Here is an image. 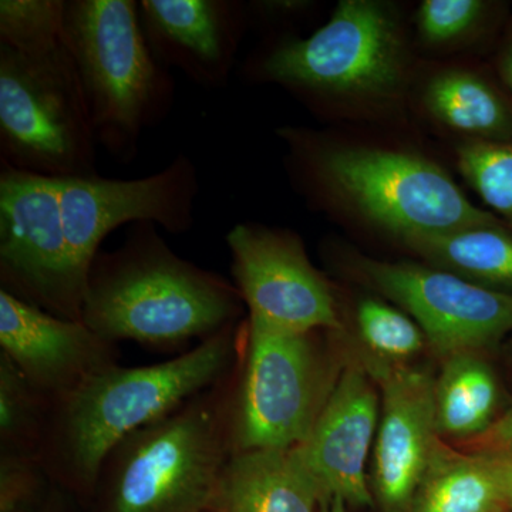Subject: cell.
<instances>
[{
  "instance_id": "13",
  "label": "cell",
  "mask_w": 512,
  "mask_h": 512,
  "mask_svg": "<svg viewBox=\"0 0 512 512\" xmlns=\"http://www.w3.org/2000/svg\"><path fill=\"white\" fill-rule=\"evenodd\" d=\"M380 386L373 491L382 512H410L414 493L440 436L434 384L427 369L363 360Z\"/></svg>"
},
{
  "instance_id": "5",
  "label": "cell",
  "mask_w": 512,
  "mask_h": 512,
  "mask_svg": "<svg viewBox=\"0 0 512 512\" xmlns=\"http://www.w3.org/2000/svg\"><path fill=\"white\" fill-rule=\"evenodd\" d=\"M232 372L111 450L90 500L94 512L207 511L234 453Z\"/></svg>"
},
{
  "instance_id": "14",
  "label": "cell",
  "mask_w": 512,
  "mask_h": 512,
  "mask_svg": "<svg viewBox=\"0 0 512 512\" xmlns=\"http://www.w3.org/2000/svg\"><path fill=\"white\" fill-rule=\"evenodd\" d=\"M0 352L50 406L117 365L116 345L82 320L52 315L5 291H0Z\"/></svg>"
},
{
  "instance_id": "10",
  "label": "cell",
  "mask_w": 512,
  "mask_h": 512,
  "mask_svg": "<svg viewBox=\"0 0 512 512\" xmlns=\"http://www.w3.org/2000/svg\"><path fill=\"white\" fill-rule=\"evenodd\" d=\"M0 291L64 319L82 320L55 178L0 165Z\"/></svg>"
},
{
  "instance_id": "33",
  "label": "cell",
  "mask_w": 512,
  "mask_h": 512,
  "mask_svg": "<svg viewBox=\"0 0 512 512\" xmlns=\"http://www.w3.org/2000/svg\"><path fill=\"white\" fill-rule=\"evenodd\" d=\"M40 512H63L62 508H56V505L52 503V498L47 500L45 507Z\"/></svg>"
},
{
  "instance_id": "32",
  "label": "cell",
  "mask_w": 512,
  "mask_h": 512,
  "mask_svg": "<svg viewBox=\"0 0 512 512\" xmlns=\"http://www.w3.org/2000/svg\"><path fill=\"white\" fill-rule=\"evenodd\" d=\"M346 508H348V504H346L345 501L339 500V498H333V500H330L329 503L323 507L322 512H348Z\"/></svg>"
},
{
  "instance_id": "24",
  "label": "cell",
  "mask_w": 512,
  "mask_h": 512,
  "mask_svg": "<svg viewBox=\"0 0 512 512\" xmlns=\"http://www.w3.org/2000/svg\"><path fill=\"white\" fill-rule=\"evenodd\" d=\"M353 318L359 339L373 359L397 365L426 346V336L414 319L380 295L357 298Z\"/></svg>"
},
{
  "instance_id": "19",
  "label": "cell",
  "mask_w": 512,
  "mask_h": 512,
  "mask_svg": "<svg viewBox=\"0 0 512 512\" xmlns=\"http://www.w3.org/2000/svg\"><path fill=\"white\" fill-rule=\"evenodd\" d=\"M511 15L503 0H423L410 12L414 50L424 62L488 60Z\"/></svg>"
},
{
  "instance_id": "18",
  "label": "cell",
  "mask_w": 512,
  "mask_h": 512,
  "mask_svg": "<svg viewBox=\"0 0 512 512\" xmlns=\"http://www.w3.org/2000/svg\"><path fill=\"white\" fill-rule=\"evenodd\" d=\"M328 495L299 447L229 457L205 512H322Z\"/></svg>"
},
{
  "instance_id": "3",
  "label": "cell",
  "mask_w": 512,
  "mask_h": 512,
  "mask_svg": "<svg viewBox=\"0 0 512 512\" xmlns=\"http://www.w3.org/2000/svg\"><path fill=\"white\" fill-rule=\"evenodd\" d=\"M245 329L235 323L158 365L107 367L53 404L39 450L53 485L92 500L104 460L120 441L231 375Z\"/></svg>"
},
{
  "instance_id": "12",
  "label": "cell",
  "mask_w": 512,
  "mask_h": 512,
  "mask_svg": "<svg viewBox=\"0 0 512 512\" xmlns=\"http://www.w3.org/2000/svg\"><path fill=\"white\" fill-rule=\"evenodd\" d=\"M56 183L74 274L84 291L90 266L114 229L153 222L168 234L183 235L194 225L200 194L198 168L187 154H178L163 170L134 180L96 174L60 178Z\"/></svg>"
},
{
  "instance_id": "21",
  "label": "cell",
  "mask_w": 512,
  "mask_h": 512,
  "mask_svg": "<svg viewBox=\"0 0 512 512\" xmlns=\"http://www.w3.org/2000/svg\"><path fill=\"white\" fill-rule=\"evenodd\" d=\"M400 247L424 264L512 295V228L503 221L410 238Z\"/></svg>"
},
{
  "instance_id": "28",
  "label": "cell",
  "mask_w": 512,
  "mask_h": 512,
  "mask_svg": "<svg viewBox=\"0 0 512 512\" xmlns=\"http://www.w3.org/2000/svg\"><path fill=\"white\" fill-rule=\"evenodd\" d=\"M318 9L312 0H252L247 2L249 29L264 33L265 39L296 35L293 29Z\"/></svg>"
},
{
  "instance_id": "27",
  "label": "cell",
  "mask_w": 512,
  "mask_h": 512,
  "mask_svg": "<svg viewBox=\"0 0 512 512\" xmlns=\"http://www.w3.org/2000/svg\"><path fill=\"white\" fill-rule=\"evenodd\" d=\"M47 477L39 458L0 451V512H40L47 500Z\"/></svg>"
},
{
  "instance_id": "4",
  "label": "cell",
  "mask_w": 512,
  "mask_h": 512,
  "mask_svg": "<svg viewBox=\"0 0 512 512\" xmlns=\"http://www.w3.org/2000/svg\"><path fill=\"white\" fill-rule=\"evenodd\" d=\"M244 308L237 286L175 254L153 222H137L94 258L82 322L114 345L178 348L235 325Z\"/></svg>"
},
{
  "instance_id": "6",
  "label": "cell",
  "mask_w": 512,
  "mask_h": 512,
  "mask_svg": "<svg viewBox=\"0 0 512 512\" xmlns=\"http://www.w3.org/2000/svg\"><path fill=\"white\" fill-rule=\"evenodd\" d=\"M63 39L97 144L119 163H130L143 134L167 119L175 100L170 70L147 45L138 2L66 0Z\"/></svg>"
},
{
  "instance_id": "1",
  "label": "cell",
  "mask_w": 512,
  "mask_h": 512,
  "mask_svg": "<svg viewBox=\"0 0 512 512\" xmlns=\"http://www.w3.org/2000/svg\"><path fill=\"white\" fill-rule=\"evenodd\" d=\"M275 133L293 190L339 224L400 247L410 238L501 221L471 202L412 131L285 126Z\"/></svg>"
},
{
  "instance_id": "7",
  "label": "cell",
  "mask_w": 512,
  "mask_h": 512,
  "mask_svg": "<svg viewBox=\"0 0 512 512\" xmlns=\"http://www.w3.org/2000/svg\"><path fill=\"white\" fill-rule=\"evenodd\" d=\"M97 138L63 42L42 52L0 46V165L45 177L97 171Z\"/></svg>"
},
{
  "instance_id": "11",
  "label": "cell",
  "mask_w": 512,
  "mask_h": 512,
  "mask_svg": "<svg viewBox=\"0 0 512 512\" xmlns=\"http://www.w3.org/2000/svg\"><path fill=\"white\" fill-rule=\"evenodd\" d=\"M225 242L249 322L293 333L345 329L335 288L313 266L295 231L239 222Z\"/></svg>"
},
{
  "instance_id": "8",
  "label": "cell",
  "mask_w": 512,
  "mask_h": 512,
  "mask_svg": "<svg viewBox=\"0 0 512 512\" xmlns=\"http://www.w3.org/2000/svg\"><path fill=\"white\" fill-rule=\"evenodd\" d=\"M315 335L248 320L232 399L234 453L299 447L308 439L336 382Z\"/></svg>"
},
{
  "instance_id": "9",
  "label": "cell",
  "mask_w": 512,
  "mask_h": 512,
  "mask_svg": "<svg viewBox=\"0 0 512 512\" xmlns=\"http://www.w3.org/2000/svg\"><path fill=\"white\" fill-rule=\"evenodd\" d=\"M326 248L335 264L367 291L413 318L443 359L490 348L512 332V295L424 262L382 261L338 242Z\"/></svg>"
},
{
  "instance_id": "26",
  "label": "cell",
  "mask_w": 512,
  "mask_h": 512,
  "mask_svg": "<svg viewBox=\"0 0 512 512\" xmlns=\"http://www.w3.org/2000/svg\"><path fill=\"white\" fill-rule=\"evenodd\" d=\"M66 0H2L0 46L42 52L63 42Z\"/></svg>"
},
{
  "instance_id": "29",
  "label": "cell",
  "mask_w": 512,
  "mask_h": 512,
  "mask_svg": "<svg viewBox=\"0 0 512 512\" xmlns=\"http://www.w3.org/2000/svg\"><path fill=\"white\" fill-rule=\"evenodd\" d=\"M473 443L481 448L478 453L512 456V407Z\"/></svg>"
},
{
  "instance_id": "15",
  "label": "cell",
  "mask_w": 512,
  "mask_h": 512,
  "mask_svg": "<svg viewBox=\"0 0 512 512\" xmlns=\"http://www.w3.org/2000/svg\"><path fill=\"white\" fill-rule=\"evenodd\" d=\"M141 29L158 63L204 89L227 86L249 30L247 2L141 0Z\"/></svg>"
},
{
  "instance_id": "25",
  "label": "cell",
  "mask_w": 512,
  "mask_h": 512,
  "mask_svg": "<svg viewBox=\"0 0 512 512\" xmlns=\"http://www.w3.org/2000/svg\"><path fill=\"white\" fill-rule=\"evenodd\" d=\"M450 148L460 177L491 214L512 228V143L460 144Z\"/></svg>"
},
{
  "instance_id": "17",
  "label": "cell",
  "mask_w": 512,
  "mask_h": 512,
  "mask_svg": "<svg viewBox=\"0 0 512 512\" xmlns=\"http://www.w3.org/2000/svg\"><path fill=\"white\" fill-rule=\"evenodd\" d=\"M410 114L417 131L450 147L512 143V97L488 60H420Z\"/></svg>"
},
{
  "instance_id": "22",
  "label": "cell",
  "mask_w": 512,
  "mask_h": 512,
  "mask_svg": "<svg viewBox=\"0 0 512 512\" xmlns=\"http://www.w3.org/2000/svg\"><path fill=\"white\" fill-rule=\"evenodd\" d=\"M498 397L493 370L477 353L447 357L434 384L437 433L448 439H477L493 426Z\"/></svg>"
},
{
  "instance_id": "20",
  "label": "cell",
  "mask_w": 512,
  "mask_h": 512,
  "mask_svg": "<svg viewBox=\"0 0 512 512\" xmlns=\"http://www.w3.org/2000/svg\"><path fill=\"white\" fill-rule=\"evenodd\" d=\"M410 512H511L503 457L458 453L439 439Z\"/></svg>"
},
{
  "instance_id": "31",
  "label": "cell",
  "mask_w": 512,
  "mask_h": 512,
  "mask_svg": "<svg viewBox=\"0 0 512 512\" xmlns=\"http://www.w3.org/2000/svg\"><path fill=\"white\" fill-rule=\"evenodd\" d=\"M503 457L505 485H507L508 504L512 512V456Z\"/></svg>"
},
{
  "instance_id": "23",
  "label": "cell",
  "mask_w": 512,
  "mask_h": 512,
  "mask_svg": "<svg viewBox=\"0 0 512 512\" xmlns=\"http://www.w3.org/2000/svg\"><path fill=\"white\" fill-rule=\"evenodd\" d=\"M50 407L0 352V451L39 458Z\"/></svg>"
},
{
  "instance_id": "16",
  "label": "cell",
  "mask_w": 512,
  "mask_h": 512,
  "mask_svg": "<svg viewBox=\"0 0 512 512\" xmlns=\"http://www.w3.org/2000/svg\"><path fill=\"white\" fill-rule=\"evenodd\" d=\"M380 419L377 383L365 362L343 367L308 439L299 446L329 500L373 505L366 463Z\"/></svg>"
},
{
  "instance_id": "2",
  "label": "cell",
  "mask_w": 512,
  "mask_h": 512,
  "mask_svg": "<svg viewBox=\"0 0 512 512\" xmlns=\"http://www.w3.org/2000/svg\"><path fill=\"white\" fill-rule=\"evenodd\" d=\"M419 63L404 6L340 0L312 35L264 39L239 73L281 87L330 126L416 133L410 92Z\"/></svg>"
},
{
  "instance_id": "30",
  "label": "cell",
  "mask_w": 512,
  "mask_h": 512,
  "mask_svg": "<svg viewBox=\"0 0 512 512\" xmlns=\"http://www.w3.org/2000/svg\"><path fill=\"white\" fill-rule=\"evenodd\" d=\"M498 80L512 97V15L495 45L493 53L488 57Z\"/></svg>"
}]
</instances>
